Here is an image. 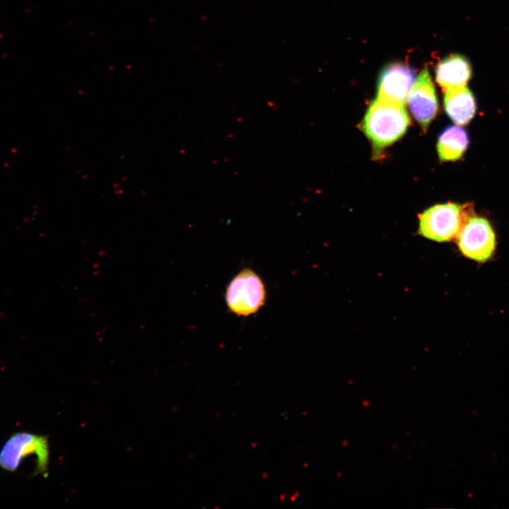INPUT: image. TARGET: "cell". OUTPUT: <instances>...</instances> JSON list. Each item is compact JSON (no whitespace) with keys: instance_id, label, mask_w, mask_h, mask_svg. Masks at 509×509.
Listing matches in <instances>:
<instances>
[{"instance_id":"277c9868","label":"cell","mask_w":509,"mask_h":509,"mask_svg":"<svg viewBox=\"0 0 509 509\" xmlns=\"http://www.w3.org/2000/svg\"><path fill=\"white\" fill-rule=\"evenodd\" d=\"M265 300V286L260 276L249 268L239 272L226 289L227 306L238 316L254 314L264 305Z\"/></svg>"},{"instance_id":"8992f818","label":"cell","mask_w":509,"mask_h":509,"mask_svg":"<svg viewBox=\"0 0 509 509\" xmlns=\"http://www.w3.org/2000/svg\"><path fill=\"white\" fill-rule=\"evenodd\" d=\"M414 78V72L408 65L403 63L387 65L379 76L377 98L404 105Z\"/></svg>"},{"instance_id":"9c48e42d","label":"cell","mask_w":509,"mask_h":509,"mask_svg":"<svg viewBox=\"0 0 509 509\" xmlns=\"http://www.w3.org/2000/svg\"><path fill=\"white\" fill-rule=\"evenodd\" d=\"M444 106L450 118L459 125L469 123L476 110L474 95L465 86L446 90Z\"/></svg>"},{"instance_id":"3957f363","label":"cell","mask_w":509,"mask_h":509,"mask_svg":"<svg viewBox=\"0 0 509 509\" xmlns=\"http://www.w3.org/2000/svg\"><path fill=\"white\" fill-rule=\"evenodd\" d=\"M36 457L35 474L46 475L49 461L47 437L28 432H18L10 436L0 450V467L16 471L25 457Z\"/></svg>"},{"instance_id":"52a82bcc","label":"cell","mask_w":509,"mask_h":509,"mask_svg":"<svg viewBox=\"0 0 509 509\" xmlns=\"http://www.w3.org/2000/svg\"><path fill=\"white\" fill-rule=\"evenodd\" d=\"M406 100L414 118L426 129L438 110L437 96L427 68L414 81Z\"/></svg>"},{"instance_id":"7a4b0ae2","label":"cell","mask_w":509,"mask_h":509,"mask_svg":"<svg viewBox=\"0 0 509 509\" xmlns=\"http://www.w3.org/2000/svg\"><path fill=\"white\" fill-rule=\"evenodd\" d=\"M472 216L471 204H437L420 216L419 233L434 241H451L457 238L467 221Z\"/></svg>"},{"instance_id":"30bf717a","label":"cell","mask_w":509,"mask_h":509,"mask_svg":"<svg viewBox=\"0 0 509 509\" xmlns=\"http://www.w3.org/2000/svg\"><path fill=\"white\" fill-rule=\"evenodd\" d=\"M467 132L458 126L446 128L440 135L437 143V151L443 161L460 159L469 145Z\"/></svg>"},{"instance_id":"6da1fadb","label":"cell","mask_w":509,"mask_h":509,"mask_svg":"<svg viewBox=\"0 0 509 509\" xmlns=\"http://www.w3.org/2000/svg\"><path fill=\"white\" fill-rule=\"evenodd\" d=\"M409 124V117L404 105L376 98L368 107L362 129L374 147L380 149L402 137Z\"/></svg>"},{"instance_id":"5b68a950","label":"cell","mask_w":509,"mask_h":509,"mask_svg":"<svg viewBox=\"0 0 509 509\" xmlns=\"http://www.w3.org/2000/svg\"><path fill=\"white\" fill-rule=\"evenodd\" d=\"M457 245L463 255L484 262L489 259L495 250L496 235L489 222L472 216L458 235Z\"/></svg>"},{"instance_id":"ba28073f","label":"cell","mask_w":509,"mask_h":509,"mask_svg":"<svg viewBox=\"0 0 509 509\" xmlns=\"http://www.w3.org/2000/svg\"><path fill=\"white\" fill-rule=\"evenodd\" d=\"M472 75L468 61L458 54H452L442 59L435 69L436 81L445 91L464 87Z\"/></svg>"}]
</instances>
